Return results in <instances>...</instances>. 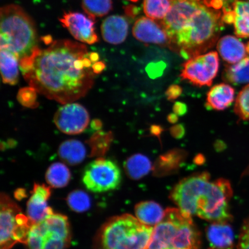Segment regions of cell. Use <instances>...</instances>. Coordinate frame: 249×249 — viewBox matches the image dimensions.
Masks as SVG:
<instances>
[{
  "mask_svg": "<svg viewBox=\"0 0 249 249\" xmlns=\"http://www.w3.org/2000/svg\"><path fill=\"white\" fill-rule=\"evenodd\" d=\"M235 113L243 120H249V85L245 86L236 97Z\"/></svg>",
  "mask_w": 249,
  "mask_h": 249,
  "instance_id": "obj_30",
  "label": "cell"
},
{
  "mask_svg": "<svg viewBox=\"0 0 249 249\" xmlns=\"http://www.w3.org/2000/svg\"><path fill=\"white\" fill-rule=\"evenodd\" d=\"M169 13L161 22L171 49L186 60L215 44L223 29L222 12L207 7L202 0H171Z\"/></svg>",
  "mask_w": 249,
  "mask_h": 249,
  "instance_id": "obj_2",
  "label": "cell"
},
{
  "mask_svg": "<svg viewBox=\"0 0 249 249\" xmlns=\"http://www.w3.org/2000/svg\"><path fill=\"white\" fill-rule=\"evenodd\" d=\"M124 167L127 176L133 180L142 178L153 169L149 158L141 154H135L127 158Z\"/></svg>",
  "mask_w": 249,
  "mask_h": 249,
  "instance_id": "obj_22",
  "label": "cell"
},
{
  "mask_svg": "<svg viewBox=\"0 0 249 249\" xmlns=\"http://www.w3.org/2000/svg\"><path fill=\"white\" fill-rule=\"evenodd\" d=\"M70 239L65 238L57 233L49 231L46 229L43 249H65L70 245Z\"/></svg>",
  "mask_w": 249,
  "mask_h": 249,
  "instance_id": "obj_31",
  "label": "cell"
},
{
  "mask_svg": "<svg viewBox=\"0 0 249 249\" xmlns=\"http://www.w3.org/2000/svg\"><path fill=\"white\" fill-rule=\"evenodd\" d=\"M217 49L221 57L229 64H236L248 54L247 46L235 36H227L217 42Z\"/></svg>",
  "mask_w": 249,
  "mask_h": 249,
  "instance_id": "obj_17",
  "label": "cell"
},
{
  "mask_svg": "<svg viewBox=\"0 0 249 249\" xmlns=\"http://www.w3.org/2000/svg\"><path fill=\"white\" fill-rule=\"evenodd\" d=\"M129 24L121 16L113 15L106 18L101 26L103 38L111 44L118 45L126 39Z\"/></svg>",
  "mask_w": 249,
  "mask_h": 249,
  "instance_id": "obj_15",
  "label": "cell"
},
{
  "mask_svg": "<svg viewBox=\"0 0 249 249\" xmlns=\"http://www.w3.org/2000/svg\"><path fill=\"white\" fill-rule=\"evenodd\" d=\"M238 249H249V219L245 220L242 227Z\"/></svg>",
  "mask_w": 249,
  "mask_h": 249,
  "instance_id": "obj_33",
  "label": "cell"
},
{
  "mask_svg": "<svg viewBox=\"0 0 249 249\" xmlns=\"http://www.w3.org/2000/svg\"><path fill=\"white\" fill-rule=\"evenodd\" d=\"M0 249H10L17 243L26 244L32 224L7 195H1Z\"/></svg>",
  "mask_w": 249,
  "mask_h": 249,
  "instance_id": "obj_7",
  "label": "cell"
},
{
  "mask_svg": "<svg viewBox=\"0 0 249 249\" xmlns=\"http://www.w3.org/2000/svg\"><path fill=\"white\" fill-rule=\"evenodd\" d=\"M0 48L10 51L19 62L40 49L32 19L19 6L8 5L0 12Z\"/></svg>",
  "mask_w": 249,
  "mask_h": 249,
  "instance_id": "obj_4",
  "label": "cell"
},
{
  "mask_svg": "<svg viewBox=\"0 0 249 249\" xmlns=\"http://www.w3.org/2000/svg\"><path fill=\"white\" fill-rule=\"evenodd\" d=\"M232 196L228 180H211L210 174L205 171L180 180L171 192L170 198L188 215L212 223H225L232 218L229 208Z\"/></svg>",
  "mask_w": 249,
  "mask_h": 249,
  "instance_id": "obj_3",
  "label": "cell"
},
{
  "mask_svg": "<svg viewBox=\"0 0 249 249\" xmlns=\"http://www.w3.org/2000/svg\"><path fill=\"white\" fill-rule=\"evenodd\" d=\"M196 161L195 162L196 163H197L198 164H202L204 162V157L201 156L200 157V155H199L197 157H196Z\"/></svg>",
  "mask_w": 249,
  "mask_h": 249,
  "instance_id": "obj_40",
  "label": "cell"
},
{
  "mask_svg": "<svg viewBox=\"0 0 249 249\" xmlns=\"http://www.w3.org/2000/svg\"><path fill=\"white\" fill-rule=\"evenodd\" d=\"M247 48L248 53L249 55V42L248 43V45H247Z\"/></svg>",
  "mask_w": 249,
  "mask_h": 249,
  "instance_id": "obj_42",
  "label": "cell"
},
{
  "mask_svg": "<svg viewBox=\"0 0 249 249\" xmlns=\"http://www.w3.org/2000/svg\"><path fill=\"white\" fill-rule=\"evenodd\" d=\"M82 180L86 188L92 192L113 191L120 185L121 170L113 160L99 158L87 165Z\"/></svg>",
  "mask_w": 249,
  "mask_h": 249,
  "instance_id": "obj_8",
  "label": "cell"
},
{
  "mask_svg": "<svg viewBox=\"0 0 249 249\" xmlns=\"http://www.w3.org/2000/svg\"><path fill=\"white\" fill-rule=\"evenodd\" d=\"M213 249V248H211V249Z\"/></svg>",
  "mask_w": 249,
  "mask_h": 249,
  "instance_id": "obj_44",
  "label": "cell"
},
{
  "mask_svg": "<svg viewBox=\"0 0 249 249\" xmlns=\"http://www.w3.org/2000/svg\"><path fill=\"white\" fill-rule=\"evenodd\" d=\"M67 201L71 209L77 213H85L91 205L89 195L81 190H76L70 193Z\"/></svg>",
  "mask_w": 249,
  "mask_h": 249,
  "instance_id": "obj_28",
  "label": "cell"
},
{
  "mask_svg": "<svg viewBox=\"0 0 249 249\" xmlns=\"http://www.w3.org/2000/svg\"><path fill=\"white\" fill-rule=\"evenodd\" d=\"M137 219L145 225L154 227L163 219L165 211L157 202L152 201H142L135 208Z\"/></svg>",
  "mask_w": 249,
  "mask_h": 249,
  "instance_id": "obj_20",
  "label": "cell"
},
{
  "mask_svg": "<svg viewBox=\"0 0 249 249\" xmlns=\"http://www.w3.org/2000/svg\"><path fill=\"white\" fill-rule=\"evenodd\" d=\"M84 11L89 17L95 20L96 17H104L112 9L111 0H83Z\"/></svg>",
  "mask_w": 249,
  "mask_h": 249,
  "instance_id": "obj_27",
  "label": "cell"
},
{
  "mask_svg": "<svg viewBox=\"0 0 249 249\" xmlns=\"http://www.w3.org/2000/svg\"><path fill=\"white\" fill-rule=\"evenodd\" d=\"M58 155L65 163L74 166L85 160L87 151L82 142L71 139L62 143L58 149Z\"/></svg>",
  "mask_w": 249,
  "mask_h": 249,
  "instance_id": "obj_21",
  "label": "cell"
},
{
  "mask_svg": "<svg viewBox=\"0 0 249 249\" xmlns=\"http://www.w3.org/2000/svg\"><path fill=\"white\" fill-rule=\"evenodd\" d=\"M130 1H133V2H137L138 1V0H130Z\"/></svg>",
  "mask_w": 249,
  "mask_h": 249,
  "instance_id": "obj_43",
  "label": "cell"
},
{
  "mask_svg": "<svg viewBox=\"0 0 249 249\" xmlns=\"http://www.w3.org/2000/svg\"><path fill=\"white\" fill-rule=\"evenodd\" d=\"M71 177L70 170L63 163H53L48 168L46 173V179L48 184L55 188L66 186Z\"/></svg>",
  "mask_w": 249,
  "mask_h": 249,
  "instance_id": "obj_25",
  "label": "cell"
},
{
  "mask_svg": "<svg viewBox=\"0 0 249 249\" xmlns=\"http://www.w3.org/2000/svg\"><path fill=\"white\" fill-rule=\"evenodd\" d=\"M173 111L177 116H182L186 113L188 108L184 103L177 102L173 106Z\"/></svg>",
  "mask_w": 249,
  "mask_h": 249,
  "instance_id": "obj_37",
  "label": "cell"
},
{
  "mask_svg": "<svg viewBox=\"0 0 249 249\" xmlns=\"http://www.w3.org/2000/svg\"><path fill=\"white\" fill-rule=\"evenodd\" d=\"M224 23L233 24L236 36L249 37V0H233L228 7L223 9Z\"/></svg>",
  "mask_w": 249,
  "mask_h": 249,
  "instance_id": "obj_13",
  "label": "cell"
},
{
  "mask_svg": "<svg viewBox=\"0 0 249 249\" xmlns=\"http://www.w3.org/2000/svg\"><path fill=\"white\" fill-rule=\"evenodd\" d=\"M54 121L62 132L77 135L85 131L89 122L88 111L76 103L65 104L56 112Z\"/></svg>",
  "mask_w": 249,
  "mask_h": 249,
  "instance_id": "obj_10",
  "label": "cell"
},
{
  "mask_svg": "<svg viewBox=\"0 0 249 249\" xmlns=\"http://www.w3.org/2000/svg\"><path fill=\"white\" fill-rule=\"evenodd\" d=\"M182 93L181 87L178 85H171L168 88L166 92V97L170 101H175L178 98Z\"/></svg>",
  "mask_w": 249,
  "mask_h": 249,
  "instance_id": "obj_34",
  "label": "cell"
},
{
  "mask_svg": "<svg viewBox=\"0 0 249 249\" xmlns=\"http://www.w3.org/2000/svg\"><path fill=\"white\" fill-rule=\"evenodd\" d=\"M163 128L160 125H152L150 128L151 135L158 137L160 139V136L163 132Z\"/></svg>",
  "mask_w": 249,
  "mask_h": 249,
  "instance_id": "obj_38",
  "label": "cell"
},
{
  "mask_svg": "<svg viewBox=\"0 0 249 249\" xmlns=\"http://www.w3.org/2000/svg\"><path fill=\"white\" fill-rule=\"evenodd\" d=\"M133 35L142 42L170 46V39L161 26L150 18L142 17L136 21Z\"/></svg>",
  "mask_w": 249,
  "mask_h": 249,
  "instance_id": "obj_14",
  "label": "cell"
},
{
  "mask_svg": "<svg viewBox=\"0 0 249 249\" xmlns=\"http://www.w3.org/2000/svg\"><path fill=\"white\" fill-rule=\"evenodd\" d=\"M185 132L184 126L182 124H176L170 128L171 135L176 139L182 138L184 136Z\"/></svg>",
  "mask_w": 249,
  "mask_h": 249,
  "instance_id": "obj_35",
  "label": "cell"
},
{
  "mask_svg": "<svg viewBox=\"0 0 249 249\" xmlns=\"http://www.w3.org/2000/svg\"><path fill=\"white\" fill-rule=\"evenodd\" d=\"M207 237L214 249H233V232L229 223H212L206 230Z\"/></svg>",
  "mask_w": 249,
  "mask_h": 249,
  "instance_id": "obj_18",
  "label": "cell"
},
{
  "mask_svg": "<svg viewBox=\"0 0 249 249\" xmlns=\"http://www.w3.org/2000/svg\"><path fill=\"white\" fill-rule=\"evenodd\" d=\"M222 1L224 2V7H228L229 5L231 4V2L233 1V0H222Z\"/></svg>",
  "mask_w": 249,
  "mask_h": 249,
  "instance_id": "obj_41",
  "label": "cell"
},
{
  "mask_svg": "<svg viewBox=\"0 0 249 249\" xmlns=\"http://www.w3.org/2000/svg\"><path fill=\"white\" fill-rule=\"evenodd\" d=\"M171 7V0H144L143 3L145 14L152 20L164 19Z\"/></svg>",
  "mask_w": 249,
  "mask_h": 249,
  "instance_id": "obj_26",
  "label": "cell"
},
{
  "mask_svg": "<svg viewBox=\"0 0 249 249\" xmlns=\"http://www.w3.org/2000/svg\"><path fill=\"white\" fill-rule=\"evenodd\" d=\"M163 65L161 64H155L149 65L148 68V72L149 75L152 77H158L160 75L164 69V68H162Z\"/></svg>",
  "mask_w": 249,
  "mask_h": 249,
  "instance_id": "obj_36",
  "label": "cell"
},
{
  "mask_svg": "<svg viewBox=\"0 0 249 249\" xmlns=\"http://www.w3.org/2000/svg\"><path fill=\"white\" fill-rule=\"evenodd\" d=\"M187 155V152L180 149H174L161 155L154 165V175L161 177L175 173L184 162Z\"/></svg>",
  "mask_w": 249,
  "mask_h": 249,
  "instance_id": "obj_16",
  "label": "cell"
},
{
  "mask_svg": "<svg viewBox=\"0 0 249 249\" xmlns=\"http://www.w3.org/2000/svg\"><path fill=\"white\" fill-rule=\"evenodd\" d=\"M99 61L98 54L89 52L85 45L65 39L52 42L19 63L31 87L65 105L83 97L91 89Z\"/></svg>",
  "mask_w": 249,
  "mask_h": 249,
  "instance_id": "obj_1",
  "label": "cell"
},
{
  "mask_svg": "<svg viewBox=\"0 0 249 249\" xmlns=\"http://www.w3.org/2000/svg\"><path fill=\"white\" fill-rule=\"evenodd\" d=\"M167 120L171 124H176L178 120V117L175 113L170 114L167 117Z\"/></svg>",
  "mask_w": 249,
  "mask_h": 249,
  "instance_id": "obj_39",
  "label": "cell"
},
{
  "mask_svg": "<svg viewBox=\"0 0 249 249\" xmlns=\"http://www.w3.org/2000/svg\"><path fill=\"white\" fill-rule=\"evenodd\" d=\"M36 91L32 87L21 89L18 93V99L24 107H36Z\"/></svg>",
  "mask_w": 249,
  "mask_h": 249,
  "instance_id": "obj_32",
  "label": "cell"
},
{
  "mask_svg": "<svg viewBox=\"0 0 249 249\" xmlns=\"http://www.w3.org/2000/svg\"><path fill=\"white\" fill-rule=\"evenodd\" d=\"M18 58L13 53L6 49L0 52V67L3 82L10 85H15L18 79Z\"/></svg>",
  "mask_w": 249,
  "mask_h": 249,
  "instance_id": "obj_23",
  "label": "cell"
},
{
  "mask_svg": "<svg viewBox=\"0 0 249 249\" xmlns=\"http://www.w3.org/2000/svg\"><path fill=\"white\" fill-rule=\"evenodd\" d=\"M51 189L44 184L36 183L27 205V216L33 225L42 223L53 213L48 205Z\"/></svg>",
  "mask_w": 249,
  "mask_h": 249,
  "instance_id": "obj_12",
  "label": "cell"
},
{
  "mask_svg": "<svg viewBox=\"0 0 249 249\" xmlns=\"http://www.w3.org/2000/svg\"><path fill=\"white\" fill-rule=\"evenodd\" d=\"M235 97V90L227 84L215 85L208 91L206 99L208 108L222 111L231 105Z\"/></svg>",
  "mask_w": 249,
  "mask_h": 249,
  "instance_id": "obj_19",
  "label": "cell"
},
{
  "mask_svg": "<svg viewBox=\"0 0 249 249\" xmlns=\"http://www.w3.org/2000/svg\"><path fill=\"white\" fill-rule=\"evenodd\" d=\"M200 245V233L192 216L179 208H169L154 227L147 249H199Z\"/></svg>",
  "mask_w": 249,
  "mask_h": 249,
  "instance_id": "obj_5",
  "label": "cell"
},
{
  "mask_svg": "<svg viewBox=\"0 0 249 249\" xmlns=\"http://www.w3.org/2000/svg\"><path fill=\"white\" fill-rule=\"evenodd\" d=\"M223 79L233 85H241L249 83V57L230 66L224 71Z\"/></svg>",
  "mask_w": 249,
  "mask_h": 249,
  "instance_id": "obj_24",
  "label": "cell"
},
{
  "mask_svg": "<svg viewBox=\"0 0 249 249\" xmlns=\"http://www.w3.org/2000/svg\"><path fill=\"white\" fill-rule=\"evenodd\" d=\"M94 20L77 12L65 13L60 19L63 26L81 42L92 45L98 42V37L95 31Z\"/></svg>",
  "mask_w": 249,
  "mask_h": 249,
  "instance_id": "obj_11",
  "label": "cell"
},
{
  "mask_svg": "<svg viewBox=\"0 0 249 249\" xmlns=\"http://www.w3.org/2000/svg\"><path fill=\"white\" fill-rule=\"evenodd\" d=\"M46 229L43 222L31 226L26 242L27 249H43Z\"/></svg>",
  "mask_w": 249,
  "mask_h": 249,
  "instance_id": "obj_29",
  "label": "cell"
},
{
  "mask_svg": "<svg viewBox=\"0 0 249 249\" xmlns=\"http://www.w3.org/2000/svg\"><path fill=\"white\" fill-rule=\"evenodd\" d=\"M219 69V58L216 52L199 55L182 65L180 77L197 87L210 86Z\"/></svg>",
  "mask_w": 249,
  "mask_h": 249,
  "instance_id": "obj_9",
  "label": "cell"
},
{
  "mask_svg": "<svg viewBox=\"0 0 249 249\" xmlns=\"http://www.w3.org/2000/svg\"><path fill=\"white\" fill-rule=\"evenodd\" d=\"M153 230L131 214L113 217L102 227V249H147Z\"/></svg>",
  "mask_w": 249,
  "mask_h": 249,
  "instance_id": "obj_6",
  "label": "cell"
}]
</instances>
